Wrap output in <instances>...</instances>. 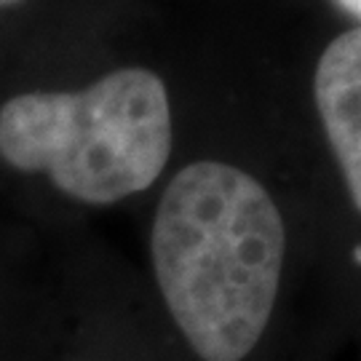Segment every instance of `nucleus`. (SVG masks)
<instances>
[{
	"label": "nucleus",
	"mask_w": 361,
	"mask_h": 361,
	"mask_svg": "<svg viewBox=\"0 0 361 361\" xmlns=\"http://www.w3.org/2000/svg\"><path fill=\"white\" fill-rule=\"evenodd\" d=\"M16 3H22V0H0V8H6V6H16Z\"/></svg>",
	"instance_id": "39448f33"
},
{
	"label": "nucleus",
	"mask_w": 361,
	"mask_h": 361,
	"mask_svg": "<svg viewBox=\"0 0 361 361\" xmlns=\"http://www.w3.org/2000/svg\"><path fill=\"white\" fill-rule=\"evenodd\" d=\"M345 11H350V13H356V16H361V0H337Z\"/></svg>",
	"instance_id": "20e7f679"
},
{
	"label": "nucleus",
	"mask_w": 361,
	"mask_h": 361,
	"mask_svg": "<svg viewBox=\"0 0 361 361\" xmlns=\"http://www.w3.org/2000/svg\"><path fill=\"white\" fill-rule=\"evenodd\" d=\"M316 104L361 212V27L335 38L316 67Z\"/></svg>",
	"instance_id": "7ed1b4c3"
},
{
	"label": "nucleus",
	"mask_w": 361,
	"mask_h": 361,
	"mask_svg": "<svg viewBox=\"0 0 361 361\" xmlns=\"http://www.w3.org/2000/svg\"><path fill=\"white\" fill-rule=\"evenodd\" d=\"M153 268L171 319L204 361H241L271 322L286 233L271 193L241 169L198 161L169 182Z\"/></svg>",
	"instance_id": "f257e3e1"
},
{
	"label": "nucleus",
	"mask_w": 361,
	"mask_h": 361,
	"mask_svg": "<svg viewBox=\"0 0 361 361\" xmlns=\"http://www.w3.org/2000/svg\"><path fill=\"white\" fill-rule=\"evenodd\" d=\"M171 153L164 80L123 67L83 91H30L0 107V155L43 171L83 204H116L150 188Z\"/></svg>",
	"instance_id": "f03ea898"
}]
</instances>
